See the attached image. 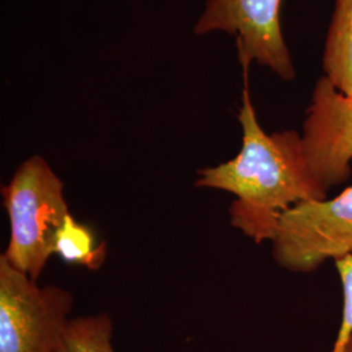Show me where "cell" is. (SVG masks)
Listing matches in <instances>:
<instances>
[{
  "mask_svg": "<svg viewBox=\"0 0 352 352\" xmlns=\"http://www.w3.org/2000/svg\"><path fill=\"white\" fill-rule=\"evenodd\" d=\"M239 120L243 145L225 164L202 168L199 188L222 189L236 200L230 208L232 226L256 243L273 239L279 215L304 201L327 200V188L316 179L296 132L267 135L260 126L248 90V69Z\"/></svg>",
  "mask_w": 352,
  "mask_h": 352,
  "instance_id": "cell-1",
  "label": "cell"
},
{
  "mask_svg": "<svg viewBox=\"0 0 352 352\" xmlns=\"http://www.w3.org/2000/svg\"><path fill=\"white\" fill-rule=\"evenodd\" d=\"M302 144L316 179L325 188L351 175L352 97L338 91L327 76L316 85Z\"/></svg>",
  "mask_w": 352,
  "mask_h": 352,
  "instance_id": "cell-6",
  "label": "cell"
},
{
  "mask_svg": "<svg viewBox=\"0 0 352 352\" xmlns=\"http://www.w3.org/2000/svg\"><path fill=\"white\" fill-rule=\"evenodd\" d=\"M282 0H208L196 34L225 32L236 34L238 56L243 69L256 60L270 67L285 80L295 76L289 51L280 29Z\"/></svg>",
  "mask_w": 352,
  "mask_h": 352,
  "instance_id": "cell-5",
  "label": "cell"
},
{
  "mask_svg": "<svg viewBox=\"0 0 352 352\" xmlns=\"http://www.w3.org/2000/svg\"><path fill=\"white\" fill-rule=\"evenodd\" d=\"M342 352H352V336L350 337V340H347V343L344 344Z\"/></svg>",
  "mask_w": 352,
  "mask_h": 352,
  "instance_id": "cell-11",
  "label": "cell"
},
{
  "mask_svg": "<svg viewBox=\"0 0 352 352\" xmlns=\"http://www.w3.org/2000/svg\"><path fill=\"white\" fill-rule=\"evenodd\" d=\"M272 241L277 264L295 273L352 254V186L331 200L300 202L285 210Z\"/></svg>",
  "mask_w": 352,
  "mask_h": 352,
  "instance_id": "cell-4",
  "label": "cell"
},
{
  "mask_svg": "<svg viewBox=\"0 0 352 352\" xmlns=\"http://www.w3.org/2000/svg\"><path fill=\"white\" fill-rule=\"evenodd\" d=\"M324 68L336 89L352 97V0H337L327 34Z\"/></svg>",
  "mask_w": 352,
  "mask_h": 352,
  "instance_id": "cell-7",
  "label": "cell"
},
{
  "mask_svg": "<svg viewBox=\"0 0 352 352\" xmlns=\"http://www.w3.org/2000/svg\"><path fill=\"white\" fill-rule=\"evenodd\" d=\"M54 254H58L67 264L98 270L106 260L107 245L104 241L97 244L93 231L69 213L55 235Z\"/></svg>",
  "mask_w": 352,
  "mask_h": 352,
  "instance_id": "cell-8",
  "label": "cell"
},
{
  "mask_svg": "<svg viewBox=\"0 0 352 352\" xmlns=\"http://www.w3.org/2000/svg\"><path fill=\"white\" fill-rule=\"evenodd\" d=\"M1 195L11 223L10 244L3 256L37 280L54 254L55 235L69 214L63 182L41 155H33L1 187Z\"/></svg>",
  "mask_w": 352,
  "mask_h": 352,
  "instance_id": "cell-2",
  "label": "cell"
},
{
  "mask_svg": "<svg viewBox=\"0 0 352 352\" xmlns=\"http://www.w3.org/2000/svg\"><path fill=\"white\" fill-rule=\"evenodd\" d=\"M343 286V315L340 333L331 352H342L352 336V254L336 260Z\"/></svg>",
  "mask_w": 352,
  "mask_h": 352,
  "instance_id": "cell-10",
  "label": "cell"
},
{
  "mask_svg": "<svg viewBox=\"0 0 352 352\" xmlns=\"http://www.w3.org/2000/svg\"><path fill=\"white\" fill-rule=\"evenodd\" d=\"M69 291L39 287L0 256V352H56L69 322Z\"/></svg>",
  "mask_w": 352,
  "mask_h": 352,
  "instance_id": "cell-3",
  "label": "cell"
},
{
  "mask_svg": "<svg viewBox=\"0 0 352 352\" xmlns=\"http://www.w3.org/2000/svg\"><path fill=\"white\" fill-rule=\"evenodd\" d=\"M56 352H115L111 317L100 314L71 318Z\"/></svg>",
  "mask_w": 352,
  "mask_h": 352,
  "instance_id": "cell-9",
  "label": "cell"
}]
</instances>
